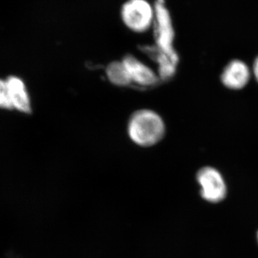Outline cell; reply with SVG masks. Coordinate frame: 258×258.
Segmentation results:
<instances>
[{
	"label": "cell",
	"mask_w": 258,
	"mask_h": 258,
	"mask_svg": "<svg viewBox=\"0 0 258 258\" xmlns=\"http://www.w3.org/2000/svg\"><path fill=\"white\" fill-rule=\"evenodd\" d=\"M154 38L155 48L164 55L179 58L174 50V30L170 13L165 6L164 0H156L154 5Z\"/></svg>",
	"instance_id": "2"
},
{
	"label": "cell",
	"mask_w": 258,
	"mask_h": 258,
	"mask_svg": "<svg viewBox=\"0 0 258 258\" xmlns=\"http://www.w3.org/2000/svg\"><path fill=\"white\" fill-rule=\"evenodd\" d=\"M0 108L6 110L13 109L6 80L4 81L0 79Z\"/></svg>",
	"instance_id": "9"
},
{
	"label": "cell",
	"mask_w": 258,
	"mask_h": 258,
	"mask_svg": "<svg viewBox=\"0 0 258 258\" xmlns=\"http://www.w3.org/2000/svg\"><path fill=\"white\" fill-rule=\"evenodd\" d=\"M197 179L201 186V195L207 201L218 203L225 198L226 185L220 171L212 166H205L198 171Z\"/></svg>",
	"instance_id": "4"
},
{
	"label": "cell",
	"mask_w": 258,
	"mask_h": 258,
	"mask_svg": "<svg viewBox=\"0 0 258 258\" xmlns=\"http://www.w3.org/2000/svg\"><path fill=\"white\" fill-rule=\"evenodd\" d=\"M127 134L134 144L139 147H151L164 138L166 124L157 112L150 109L138 110L129 118Z\"/></svg>",
	"instance_id": "1"
},
{
	"label": "cell",
	"mask_w": 258,
	"mask_h": 258,
	"mask_svg": "<svg viewBox=\"0 0 258 258\" xmlns=\"http://www.w3.org/2000/svg\"><path fill=\"white\" fill-rule=\"evenodd\" d=\"M252 73L254 79L258 83V56L254 59L253 66H252Z\"/></svg>",
	"instance_id": "10"
},
{
	"label": "cell",
	"mask_w": 258,
	"mask_h": 258,
	"mask_svg": "<svg viewBox=\"0 0 258 258\" xmlns=\"http://www.w3.org/2000/svg\"><path fill=\"white\" fill-rule=\"evenodd\" d=\"M252 71L247 64L241 60H233L224 68L220 81L228 89L239 91L247 86L251 79Z\"/></svg>",
	"instance_id": "5"
},
{
	"label": "cell",
	"mask_w": 258,
	"mask_h": 258,
	"mask_svg": "<svg viewBox=\"0 0 258 258\" xmlns=\"http://www.w3.org/2000/svg\"><path fill=\"white\" fill-rule=\"evenodd\" d=\"M122 62L128 71L132 83H136L139 86H154L160 80L158 74L151 68L133 55L125 56Z\"/></svg>",
	"instance_id": "6"
},
{
	"label": "cell",
	"mask_w": 258,
	"mask_h": 258,
	"mask_svg": "<svg viewBox=\"0 0 258 258\" xmlns=\"http://www.w3.org/2000/svg\"><path fill=\"white\" fill-rule=\"evenodd\" d=\"M120 16L129 30L142 33L154 25L155 13L147 0H128L122 6Z\"/></svg>",
	"instance_id": "3"
},
{
	"label": "cell",
	"mask_w": 258,
	"mask_h": 258,
	"mask_svg": "<svg viewBox=\"0 0 258 258\" xmlns=\"http://www.w3.org/2000/svg\"><path fill=\"white\" fill-rule=\"evenodd\" d=\"M6 81L9 88L13 109L18 110V111L26 114L31 113V101L23 80L16 76H10Z\"/></svg>",
	"instance_id": "7"
},
{
	"label": "cell",
	"mask_w": 258,
	"mask_h": 258,
	"mask_svg": "<svg viewBox=\"0 0 258 258\" xmlns=\"http://www.w3.org/2000/svg\"><path fill=\"white\" fill-rule=\"evenodd\" d=\"M106 76L108 81L117 86H127L132 83L128 71L122 61H115L107 66Z\"/></svg>",
	"instance_id": "8"
}]
</instances>
